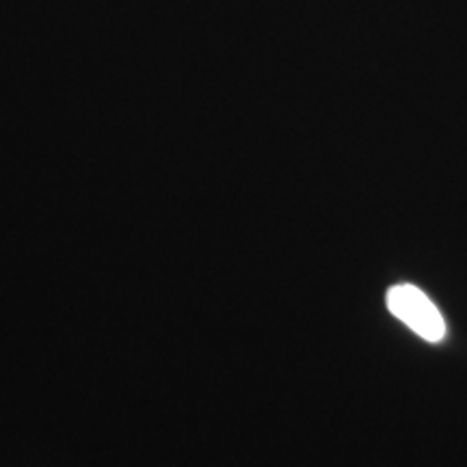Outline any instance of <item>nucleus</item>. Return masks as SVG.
Returning a JSON list of instances; mask_svg holds the SVG:
<instances>
[{
    "label": "nucleus",
    "mask_w": 467,
    "mask_h": 467,
    "mask_svg": "<svg viewBox=\"0 0 467 467\" xmlns=\"http://www.w3.org/2000/svg\"><path fill=\"white\" fill-rule=\"evenodd\" d=\"M388 309L426 342H441L446 337V323L440 309L416 285H392L388 292Z\"/></svg>",
    "instance_id": "nucleus-1"
}]
</instances>
